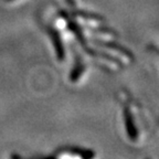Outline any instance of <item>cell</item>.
I'll return each mask as SVG.
<instances>
[{"label":"cell","mask_w":159,"mask_h":159,"mask_svg":"<svg viewBox=\"0 0 159 159\" xmlns=\"http://www.w3.org/2000/svg\"><path fill=\"white\" fill-rule=\"evenodd\" d=\"M73 16H75V17L83 18V19H86V20H94V21H104L103 17H101V16L95 15V13H92V12H85V11H74V12H73Z\"/></svg>","instance_id":"8"},{"label":"cell","mask_w":159,"mask_h":159,"mask_svg":"<svg viewBox=\"0 0 159 159\" xmlns=\"http://www.w3.org/2000/svg\"><path fill=\"white\" fill-rule=\"evenodd\" d=\"M96 44H99L102 45V47H105V48H108V49H112V50H116L118 52H120L122 54H124L125 57H127L128 59H134V55L132 54V52L127 50L126 48L122 47V45L117 44V43H114V42H106V41H102V40H95L94 41Z\"/></svg>","instance_id":"3"},{"label":"cell","mask_w":159,"mask_h":159,"mask_svg":"<svg viewBox=\"0 0 159 159\" xmlns=\"http://www.w3.org/2000/svg\"><path fill=\"white\" fill-rule=\"evenodd\" d=\"M65 1H66L67 5H69L70 7L74 9V8H75V1H74V0H65Z\"/></svg>","instance_id":"10"},{"label":"cell","mask_w":159,"mask_h":159,"mask_svg":"<svg viewBox=\"0 0 159 159\" xmlns=\"http://www.w3.org/2000/svg\"><path fill=\"white\" fill-rule=\"evenodd\" d=\"M91 30H93V31H95V32H103V33H109V34H116L113 30L108 29V28H103V29H101V28H91Z\"/></svg>","instance_id":"9"},{"label":"cell","mask_w":159,"mask_h":159,"mask_svg":"<svg viewBox=\"0 0 159 159\" xmlns=\"http://www.w3.org/2000/svg\"><path fill=\"white\" fill-rule=\"evenodd\" d=\"M49 33H50V37H51V39H52V41H53V44H54V49H55V52H57V59H59V61H63V60H64L65 53H64L62 41H61V38H60L59 33H57L55 30H50Z\"/></svg>","instance_id":"2"},{"label":"cell","mask_w":159,"mask_h":159,"mask_svg":"<svg viewBox=\"0 0 159 159\" xmlns=\"http://www.w3.org/2000/svg\"><path fill=\"white\" fill-rule=\"evenodd\" d=\"M67 25H69L70 30H71V31H72V32L75 34V37L77 38V40H79L80 42H81L82 47L83 48H86V43H85L84 37H83L82 30L80 29L79 25H77L75 22H73V21H69V22H67Z\"/></svg>","instance_id":"7"},{"label":"cell","mask_w":159,"mask_h":159,"mask_svg":"<svg viewBox=\"0 0 159 159\" xmlns=\"http://www.w3.org/2000/svg\"><path fill=\"white\" fill-rule=\"evenodd\" d=\"M6 1H13V0H6Z\"/></svg>","instance_id":"11"},{"label":"cell","mask_w":159,"mask_h":159,"mask_svg":"<svg viewBox=\"0 0 159 159\" xmlns=\"http://www.w3.org/2000/svg\"><path fill=\"white\" fill-rule=\"evenodd\" d=\"M85 51H86L89 54L93 55V57H103V59L105 60H108V61H111V62L115 63V64L119 65V66H123V64L120 63V61H119L118 59H116L115 57H112V55H108V54H105V53L103 52H97V51H93V50L91 49H87V48H84Z\"/></svg>","instance_id":"6"},{"label":"cell","mask_w":159,"mask_h":159,"mask_svg":"<svg viewBox=\"0 0 159 159\" xmlns=\"http://www.w3.org/2000/svg\"><path fill=\"white\" fill-rule=\"evenodd\" d=\"M84 70H85V66L82 63L81 57H80V59L76 57V63H75L72 72H71V74H70V81H71V82H76L77 80L80 79V76L83 74Z\"/></svg>","instance_id":"5"},{"label":"cell","mask_w":159,"mask_h":159,"mask_svg":"<svg viewBox=\"0 0 159 159\" xmlns=\"http://www.w3.org/2000/svg\"><path fill=\"white\" fill-rule=\"evenodd\" d=\"M124 118H125V124H126V130H127V135H128L129 139L130 140H136L137 139V128L135 126V122H134V117H133L132 113L129 111L128 107H125L124 108Z\"/></svg>","instance_id":"1"},{"label":"cell","mask_w":159,"mask_h":159,"mask_svg":"<svg viewBox=\"0 0 159 159\" xmlns=\"http://www.w3.org/2000/svg\"><path fill=\"white\" fill-rule=\"evenodd\" d=\"M59 152H69L70 154H76L77 156L82 157V158H93L95 156V154L92 150H87V149H81L77 147H64V148L60 149Z\"/></svg>","instance_id":"4"}]
</instances>
